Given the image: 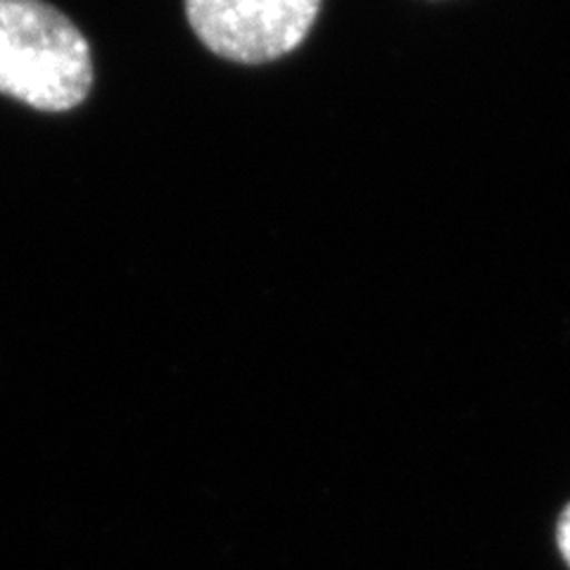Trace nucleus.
<instances>
[{"instance_id": "obj_3", "label": "nucleus", "mask_w": 570, "mask_h": 570, "mask_svg": "<svg viewBox=\"0 0 570 570\" xmlns=\"http://www.w3.org/2000/svg\"><path fill=\"white\" fill-rule=\"evenodd\" d=\"M557 544L561 549V557L570 566V504L563 509L559 525H557Z\"/></svg>"}, {"instance_id": "obj_1", "label": "nucleus", "mask_w": 570, "mask_h": 570, "mask_svg": "<svg viewBox=\"0 0 570 570\" xmlns=\"http://www.w3.org/2000/svg\"><path fill=\"white\" fill-rule=\"evenodd\" d=\"M94 86L77 24L43 0H0V94L41 112H67Z\"/></svg>"}, {"instance_id": "obj_2", "label": "nucleus", "mask_w": 570, "mask_h": 570, "mask_svg": "<svg viewBox=\"0 0 570 570\" xmlns=\"http://www.w3.org/2000/svg\"><path fill=\"white\" fill-rule=\"evenodd\" d=\"M321 0H186L195 36L224 60L262 65L305 43Z\"/></svg>"}]
</instances>
